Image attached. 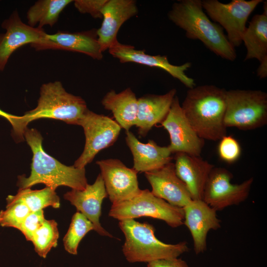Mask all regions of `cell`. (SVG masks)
Returning a JSON list of instances; mask_svg holds the SVG:
<instances>
[{"mask_svg":"<svg viewBox=\"0 0 267 267\" xmlns=\"http://www.w3.org/2000/svg\"><path fill=\"white\" fill-rule=\"evenodd\" d=\"M226 90L204 85L188 89L181 105L190 125L200 137L218 141L226 135L224 123Z\"/></svg>","mask_w":267,"mask_h":267,"instance_id":"1","label":"cell"},{"mask_svg":"<svg viewBox=\"0 0 267 267\" xmlns=\"http://www.w3.org/2000/svg\"><path fill=\"white\" fill-rule=\"evenodd\" d=\"M27 143L33 152L31 172L29 177H18L20 188H30L43 183L55 190L59 186H66L72 189L83 190L88 184L85 168L68 166L48 155L42 146L43 137L35 129L27 128L24 133Z\"/></svg>","mask_w":267,"mask_h":267,"instance_id":"2","label":"cell"},{"mask_svg":"<svg viewBox=\"0 0 267 267\" xmlns=\"http://www.w3.org/2000/svg\"><path fill=\"white\" fill-rule=\"evenodd\" d=\"M169 19L183 30L186 37L198 40L221 58L233 61L236 53L223 29L212 21L200 0H180L174 2L168 13Z\"/></svg>","mask_w":267,"mask_h":267,"instance_id":"3","label":"cell"},{"mask_svg":"<svg viewBox=\"0 0 267 267\" xmlns=\"http://www.w3.org/2000/svg\"><path fill=\"white\" fill-rule=\"evenodd\" d=\"M37 107L19 116L17 140L24 139V133L31 122L42 118L61 120L77 125L88 109L81 97L67 92L59 81L42 85Z\"/></svg>","mask_w":267,"mask_h":267,"instance_id":"4","label":"cell"},{"mask_svg":"<svg viewBox=\"0 0 267 267\" xmlns=\"http://www.w3.org/2000/svg\"><path fill=\"white\" fill-rule=\"evenodd\" d=\"M119 226L125 238L122 251L130 263H148L158 260L178 258L189 251L186 241L171 244L159 240L155 235L154 227L149 223L126 219L120 221Z\"/></svg>","mask_w":267,"mask_h":267,"instance_id":"5","label":"cell"},{"mask_svg":"<svg viewBox=\"0 0 267 267\" xmlns=\"http://www.w3.org/2000/svg\"><path fill=\"white\" fill-rule=\"evenodd\" d=\"M224 123L226 128L243 131L267 125V93L261 90H227Z\"/></svg>","mask_w":267,"mask_h":267,"instance_id":"6","label":"cell"},{"mask_svg":"<svg viewBox=\"0 0 267 267\" xmlns=\"http://www.w3.org/2000/svg\"><path fill=\"white\" fill-rule=\"evenodd\" d=\"M109 216L119 221L150 217L162 220L173 228L183 225L184 221L183 208L171 205L147 189L131 199L112 204Z\"/></svg>","mask_w":267,"mask_h":267,"instance_id":"7","label":"cell"},{"mask_svg":"<svg viewBox=\"0 0 267 267\" xmlns=\"http://www.w3.org/2000/svg\"><path fill=\"white\" fill-rule=\"evenodd\" d=\"M263 1V0H232L224 3L218 0H203L201 3L207 15L225 30L227 39L235 47L242 43L249 16Z\"/></svg>","mask_w":267,"mask_h":267,"instance_id":"8","label":"cell"},{"mask_svg":"<svg viewBox=\"0 0 267 267\" xmlns=\"http://www.w3.org/2000/svg\"><path fill=\"white\" fill-rule=\"evenodd\" d=\"M77 125L83 127L86 138L84 150L73 165L80 169L85 168L99 151L112 145L122 129L112 118L88 109Z\"/></svg>","mask_w":267,"mask_h":267,"instance_id":"9","label":"cell"},{"mask_svg":"<svg viewBox=\"0 0 267 267\" xmlns=\"http://www.w3.org/2000/svg\"><path fill=\"white\" fill-rule=\"evenodd\" d=\"M232 173L225 168L214 167L205 184L203 200L217 211L244 201L249 195L253 178L239 184L232 183Z\"/></svg>","mask_w":267,"mask_h":267,"instance_id":"10","label":"cell"},{"mask_svg":"<svg viewBox=\"0 0 267 267\" xmlns=\"http://www.w3.org/2000/svg\"><path fill=\"white\" fill-rule=\"evenodd\" d=\"M161 124L169 133L170 143L168 147L172 154L183 152L200 156L205 140L199 136L190 125L177 96Z\"/></svg>","mask_w":267,"mask_h":267,"instance_id":"11","label":"cell"},{"mask_svg":"<svg viewBox=\"0 0 267 267\" xmlns=\"http://www.w3.org/2000/svg\"><path fill=\"white\" fill-rule=\"evenodd\" d=\"M96 163L100 168L106 191L112 204L131 199L141 191L137 172L134 169L127 167L117 159L99 160Z\"/></svg>","mask_w":267,"mask_h":267,"instance_id":"12","label":"cell"},{"mask_svg":"<svg viewBox=\"0 0 267 267\" xmlns=\"http://www.w3.org/2000/svg\"><path fill=\"white\" fill-rule=\"evenodd\" d=\"M109 53L121 63L134 62L160 68L173 77L179 80L188 89L196 86L194 80L185 73L191 66L189 62L180 65L171 64L165 55H151L147 54L145 50H139L134 46L121 44L119 42L108 49Z\"/></svg>","mask_w":267,"mask_h":267,"instance_id":"13","label":"cell"},{"mask_svg":"<svg viewBox=\"0 0 267 267\" xmlns=\"http://www.w3.org/2000/svg\"><path fill=\"white\" fill-rule=\"evenodd\" d=\"M1 26L5 32L0 34V71L4 70L11 54L18 48L28 44L43 40L47 33L43 28L33 27L24 23L17 10L5 19Z\"/></svg>","mask_w":267,"mask_h":267,"instance_id":"14","label":"cell"},{"mask_svg":"<svg viewBox=\"0 0 267 267\" xmlns=\"http://www.w3.org/2000/svg\"><path fill=\"white\" fill-rule=\"evenodd\" d=\"M183 224L189 229L193 240L196 254L207 250V237L209 231L221 226L217 211L203 200H192L183 208Z\"/></svg>","mask_w":267,"mask_h":267,"instance_id":"15","label":"cell"},{"mask_svg":"<svg viewBox=\"0 0 267 267\" xmlns=\"http://www.w3.org/2000/svg\"><path fill=\"white\" fill-rule=\"evenodd\" d=\"M31 46L37 50H64L82 53L96 60L103 58L96 30L76 33L59 31L53 34H47L43 40L31 44Z\"/></svg>","mask_w":267,"mask_h":267,"instance_id":"16","label":"cell"},{"mask_svg":"<svg viewBox=\"0 0 267 267\" xmlns=\"http://www.w3.org/2000/svg\"><path fill=\"white\" fill-rule=\"evenodd\" d=\"M107 196L104 181L99 174L93 184H88L83 190L72 189L64 194V198L92 222L97 233L101 236L113 237L99 222L102 203Z\"/></svg>","mask_w":267,"mask_h":267,"instance_id":"17","label":"cell"},{"mask_svg":"<svg viewBox=\"0 0 267 267\" xmlns=\"http://www.w3.org/2000/svg\"><path fill=\"white\" fill-rule=\"evenodd\" d=\"M138 13L134 0H108L102 11V22L96 30L98 44L102 52L116 44L122 25Z\"/></svg>","mask_w":267,"mask_h":267,"instance_id":"18","label":"cell"},{"mask_svg":"<svg viewBox=\"0 0 267 267\" xmlns=\"http://www.w3.org/2000/svg\"><path fill=\"white\" fill-rule=\"evenodd\" d=\"M145 177L151 186V192L173 206L183 208L192 200L171 162L159 169L145 173Z\"/></svg>","mask_w":267,"mask_h":267,"instance_id":"19","label":"cell"},{"mask_svg":"<svg viewBox=\"0 0 267 267\" xmlns=\"http://www.w3.org/2000/svg\"><path fill=\"white\" fill-rule=\"evenodd\" d=\"M175 170L177 176L186 186L192 200H203L205 184L213 164L200 156L183 152L175 153Z\"/></svg>","mask_w":267,"mask_h":267,"instance_id":"20","label":"cell"},{"mask_svg":"<svg viewBox=\"0 0 267 267\" xmlns=\"http://www.w3.org/2000/svg\"><path fill=\"white\" fill-rule=\"evenodd\" d=\"M125 138L133 157V168L137 173L159 169L173 159L168 146H159L153 140L142 143L130 131H126Z\"/></svg>","mask_w":267,"mask_h":267,"instance_id":"21","label":"cell"},{"mask_svg":"<svg viewBox=\"0 0 267 267\" xmlns=\"http://www.w3.org/2000/svg\"><path fill=\"white\" fill-rule=\"evenodd\" d=\"M176 93L177 90L173 89L163 94H147L138 98L135 126L140 136H146L154 126L161 124L165 119Z\"/></svg>","mask_w":267,"mask_h":267,"instance_id":"22","label":"cell"},{"mask_svg":"<svg viewBox=\"0 0 267 267\" xmlns=\"http://www.w3.org/2000/svg\"><path fill=\"white\" fill-rule=\"evenodd\" d=\"M101 104L105 109L111 111L121 129L129 131L135 125L138 98L130 88L118 93L111 90L103 97Z\"/></svg>","mask_w":267,"mask_h":267,"instance_id":"23","label":"cell"},{"mask_svg":"<svg viewBox=\"0 0 267 267\" xmlns=\"http://www.w3.org/2000/svg\"><path fill=\"white\" fill-rule=\"evenodd\" d=\"M263 3V13L253 17L242 37L247 49L244 61L256 59L261 62L267 59V1Z\"/></svg>","mask_w":267,"mask_h":267,"instance_id":"24","label":"cell"},{"mask_svg":"<svg viewBox=\"0 0 267 267\" xmlns=\"http://www.w3.org/2000/svg\"><path fill=\"white\" fill-rule=\"evenodd\" d=\"M73 0H40L30 7L27 13L28 24L43 28L45 25L53 26L57 21L63 10Z\"/></svg>","mask_w":267,"mask_h":267,"instance_id":"25","label":"cell"},{"mask_svg":"<svg viewBox=\"0 0 267 267\" xmlns=\"http://www.w3.org/2000/svg\"><path fill=\"white\" fill-rule=\"evenodd\" d=\"M6 200L23 203L31 212L42 210L48 206L56 209L60 206L59 197L55 190L47 186L40 190L19 188L16 195L8 196Z\"/></svg>","mask_w":267,"mask_h":267,"instance_id":"26","label":"cell"},{"mask_svg":"<svg viewBox=\"0 0 267 267\" xmlns=\"http://www.w3.org/2000/svg\"><path fill=\"white\" fill-rule=\"evenodd\" d=\"M91 230H94L92 222L81 213L77 212L73 216L69 229L63 238L65 250L71 254L77 255L80 241Z\"/></svg>","mask_w":267,"mask_h":267,"instance_id":"27","label":"cell"},{"mask_svg":"<svg viewBox=\"0 0 267 267\" xmlns=\"http://www.w3.org/2000/svg\"><path fill=\"white\" fill-rule=\"evenodd\" d=\"M54 220H45L43 225L35 232L31 241L37 254L45 258L52 248L57 246L59 232Z\"/></svg>","mask_w":267,"mask_h":267,"instance_id":"28","label":"cell"},{"mask_svg":"<svg viewBox=\"0 0 267 267\" xmlns=\"http://www.w3.org/2000/svg\"><path fill=\"white\" fill-rule=\"evenodd\" d=\"M6 209L0 212V225L13 227L19 230L26 217L31 212L24 203L6 200Z\"/></svg>","mask_w":267,"mask_h":267,"instance_id":"29","label":"cell"},{"mask_svg":"<svg viewBox=\"0 0 267 267\" xmlns=\"http://www.w3.org/2000/svg\"><path fill=\"white\" fill-rule=\"evenodd\" d=\"M219 141L217 150L220 158L228 164H232L237 161L241 154V147L239 142L230 135H225Z\"/></svg>","mask_w":267,"mask_h":267,"instance_id":"30","label":"cell"},{"mask_svg":"<svg viewBox=\"0 0 267 267\" xmlns=\"http://www.w3.org/2000/svg\"><path fill=\"white\" fill-rule=\"evenodd\" d=\"M45 220L43 210L31 212L24 219L19 230L27 241H31L34 234L43 225Z\"/></svg>","mask_w":267,"mask_h":267,"instance_id":"31","label":"cell"},{"mask_svg":"<svg viewBox=\"0 0 267 267\" xmlns=\"http://www.w3.org/2000/svg\"><path fill=\"white\" fill-rule=\"evenodd\" d=\"M108 0H76L74 5L81 13L89 14L94 18H102V11Z\"/></svg>","mask_w":267,"mask_h":267,"instance_id":"32","label":"cell"},{"mask_svg":"<svg viewBox=\"0 0 267 267\" xmlns=\"http://www.w3.org/2000/svg\"><path fill=\"white\" fill-rule=\"evenodd\" d=\"M147 267H189L187 263L180 258H174L154 261L148 263Z\"/></svg>","mask_w":267,"mask_h":267,"instance_id":"33","label":"cell"},{"mask_svg":"<svg viewBox=\"0 0 267 267\" xmlns=\"http://www.w3.org/2000/svg\"><path fill=\"white\" fill-rule=\"evenodd\" d=\"M0 116L6 119L10 123L13 129V134H14L17 130L18 120L19 116L6 113L1 109H0Z\"/></svg>","mask_w":267,"mask_h":267,"instance_id":"34","label":"cell"},{"mask_svg":"<svg viewBox=\"0 0 267 267\" xmlns=\"http://www.w3.org/2000/svg\"><path fill=\"white\" fill-rule=\"evenodd\" d=\"M260 63L257 70V74L259 78L264 79L267 77V59L262 61Z\"/></svg>","mask_w":267,"mask_h":267,"instance_id":"35","label":"cell"}]
</instances>
